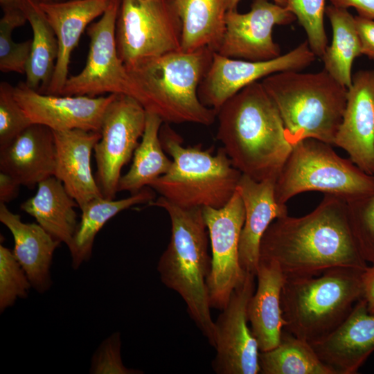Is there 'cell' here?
<instances>
[{
    "label": "cell",
    "instance_id": "obj_29",
    "mask_svg": "<svg viewBox=\"0 0 374 374\" xmlns=\"http://www.w3.org/2000/svg\"><path fill=\"white\" fill-rule=\"evenodd\" d=\"M332 29V40L322 56L324 70L337 82L348 89L352 84V65L362 55L355 17L347 9L332 5L326 12Z\"/></svg>",
    "mask_w": 374,
    "mask_h": 374
},
{
    "label": "cell",
    "instance_id": "obj_19",
    "mask_svg": "<svg viewBox=\"0 0 374 374\" xmlns=\"http://www.w3.org/2000/svg\"><path fill=\"white\" fill-rule=\"evenodd\" d=\"M110 0L37 2L53 28L58 55L51 82L42 93L60 96L68 79L71 55L88 25L103 15Z\"/></svg>",
    "mask_w": 374,
    "mask_h": 374
},
{
    "label": "cell",
    "instance_id": "obj_39",
    "mask_svg": "<svg viewBox=\"0 0 374 374\" xmlns=\"http://www.w3.org/2000/svg\"><path fill=\"white\" fill-rule=\"evenodd\" d=\"M331 5L341 8H354L359 16L374 19V0H330Z\"/></svg>",
    "mask_w": 374,
    "mask_h": 374
},
{
    "label": "cell",
    "instance_id": "obj_42",
    "mask_svg": "<svg viewBox=\"0 0 374 374\" xmlns=\"http://www.w3.org/2000/svg\"><path fill=\"white\" fill-rule=\"evenodd\" d=\"M3 11L24 10V0H0Z\"/></svg>",
    "mask_w": 374,
    "mask_h": 374
},
{
    "label": "cell",
    "instance_id": "obj_24",
    "mask_svg": "<svg viewBox=\"0 0 374 374\" xmlns=\"http://www.w3.org/2000/svg\"><path fill=\"white\" fill-rule=\"evenodd\" d=\"M256 276L258 285L247 305L251 332L260 351H267L280 342L286 321L280 296L285 277L273 262L259 261Z\"/></svg>",
    "mask_w": 374,
    "mask_h": 374
},
{
    "label": "cell",
    "instance_id": "obj_25",
    "mask_svg": "<svg viewBox=\"0 0 374 374\" xmlns=\"http://www.w3.org/2000/svg\"><path fill=\"white\" fill-rule=\"evenodd\" d=\"M76 206L77 202L62 181L51 176L37 185L35 195L24 202L20 208L54 239L69 247L78 224Z\"/></svg>",
    "mask_w": 374,
    "mask_h": 374
},
{
    "label": "cell",
    "instance_id": "obj_27",
    "mask_svg": "<svg viewBox=\"0 0 374 374\" xmlns=\"http://www.w3.org/2000/svg\"><path fill=\"white\" fill-rule=\"evenodd\" d=\"M152 190L150 186H147L127 198L118 200L98 197L83 206L80 209V221L68 247L73 268L78 269L84 262L90 259L94 239L107 222L120 212L133 206L153 202L155 193Z\"/></svg>",
    "mask_w": 374,
    "mask_h": 374
},
{
    "label": "cell",
    "instance_id": "obj_28",
    "mask_svg": "<svg viewBox=\"0 0 374 374\" xmlns=\"http://www.w3.org/2000/svg\"><path fill=\"white\" fill-rule=\"evenodd\" d=\"M163 123L159 115L147 111L141 141L134 151L129 170L119 179L118 192L134 194L169 170L172 160L166 154L159 137Z\"/></svg>",
    "mask_w": 374,
    "mask_h": 374
},
{
    "label": "cell",
    "instance_id": "obj_33",
    "mask_svg": "<svg viewBox=\"0 0 374 374\" xmlns=\"http://www.w3.org/2000/svg\"><path fill=\"white\" fill-rule=\"evenodd\" d=\"M286 8L305 30L310 49L322 57L328 47L323 23L326 0H286Z\"/></svg>",
    "mask_w": 374,
    "mask_h": 374
},
{
    "label": "cell",
    "instance_id": "obj_9",
    "mask_svg": "<svg viewBox=\"0 0 374 374\" xmlns=\"http://www.w3.org/2000/svg\"><path fill=\"white\" fill-rule=\"evenodd\" d=\"M181 21L170 0H121L118 54L126 68L181 50Z\"/></svg>",
    "mask_w": 374,
    "mask_h": 374
},
{
    "label": "cell",
    "instance_id": "obj_32",
    "mask_svg": "<svg viewBox=\"0 0 374 374\" xmlns=\"http://www.w3.org/2000/svg\"><path fill=\"white\" fill-rule=\"evenodd\" d=\"M27 21L24 10L3 11L0 19V70L2 72L25 73L32 40L15 42L12 31Z\"/></svg>",
    "mask_w": 374,
    "mask_h": 374
},
{
    "label": "cell",
    "instance_id": "obj_35",
    "mask_svg": "<svg viewBox=\"0 0 374 374\" xmlns=\"http://www.w3.org/2000/svg\"><path fill=\"white\" fill-rule=\"evenodd\" d=\"M31 284L12 251L0 245V311L27 296Z\"/></svg>",
    "mask_w": 374,
    "mask_h": 374
},
{
    "label": "cell",
    "instance_id": "obj_43",
    "mask_svg": "<svg viewBox=\"0 0 374 374\" xmlns=\"http://www.w3.org/2000/svg\"><path fill=\"white\" fill-rule=\"evenodd\" d=\"M240 0H227L228 10H236ZM276 4L286 7V0H272Z\"/></svg>",
    "mask_w": 374,
    "mask_h": 374
},
{
    "label": "cell",
    "instance_id": "obj_30",
    "mask_svg": "<svg viewBox=\"0 0 374 374\" xmlns=\"http://www.w3.org/2000/svg\"><path fill=\"white\" fill-rule=\"evenodd\" d=\"M24 11L33 33L25 71V84L35 90L41 85L44 92L55 69L58 55L57 40L35 0H24Z\"/></svg>",
    "mask_w": 374,
    "mask_h": 374
},
{
    "label": "cell",
    "instance_id": "obj_15",
    "mask_svg": "<svg viewBox=\"0 0 374 374\" xmlns=\"http://www.w3.org/2000/svg\"><path fill=\"white\" fill-rule=\"evenodd\" d=\"M296 19L286 7L268 0H254L246 13L228 10L225 30L216 53L229 58L265 61L280 56L272 37L276 25H288Z\"/></svg>",
    "mask_w": 374,
    "mask_h": 374
},
{
    "label": "cell",
    "instance_id": "obj_10",
    "mask_svg": "<svg viewBox=\"0 0 374 374\" xmlns=\"http://www.w3.org/2000/svg\"><path fill=\"white\" fill-rule=\"evenodd\" d=\"M121 0H110L96 22L87 28L90 39L84 67L68 78L60 96L124 94L140 102V95L120 59L116 40V25Z\"/></svg>",
    "mask_w": 374,
    "mask_h": 374
},
{
    "label": "cell",
    "instance_id": "obj_16",
    "mask_svg": "<svg viewBox=\"0 0 374 374\" xmlns=\"http://www.w3.org/2000/svg\"><path fill=\"white\" fill-rule=\"evenodd\" d=\"M13 93L32 123L55 131L80 129L98 132L105 110L116 96L49 95L30 88L25 82L15 87Z\"/></svg>",
    "mask_w": 374,
    "mask_h": 374
},
{
    "label": "cell",
    "instance_id": "obj_14",
    "mask_svg": "<svg viewBox=\"0 0 374 374\" xmlns=\"http://www.w3.org/2000/svg\"><path fill=\"white\" fill-rule=\"evenodd\" d=\"M256 275L247 272L232 292L215 322L216 356L212 362L217 374H258L259 347L248 326L247 305L255 291Z\"/></svg>",
    "mask_w": 374,
    "mask_h": 374
},
{
    "label": "cell",
    "instance_id": "obj_31",
    "mask_svg": "<svg viewBox=\"0 0 374 374\" xmlns=\"http://www.w3.org/2000/svg\"><path fill=\"white\" fill-rule=\"evenodd\" d=\"M258 362L262 374H337L320 359L309 342L284 328L276 347L260 351Z\"/></svg>",
    "mask_w": 374,
    "mask_h": 374
},
{
    "label": "cell",
    "instance_id": "obj_34",
    "mask_svg": "<svg viewBox=\"0 0 374 374\" xmlns=\"http://www.w3.org/2000/svg\"><path fill=\"white\" fill-rule=\"evenodd\" d=\"M350 222L363 258L374 264V190L346 200Z\"/></svg>",
    "mask_w": 374,
    "mask_h": 374
},
{
    "label": "cell",
    "instance_id": "obj_4",
    "mask_svg": "<svg viewBox=\"0 0 374 374\" xmlns=\"http://www.w3.org/2000/svg\"><path fill=\"white\" fill-rule=\"evenodd\" d=\"M213 53L208 48L193 52L180 50L126 68L145 110L166 123L211 125L217 112L202 103L198 88Z\"/></svg>",
    "mask_w": 374,
    "mask_h": 374
},
{
    "label": "cell",
    "instance_id": "obj_2",
    "mask_svg": "<svg viewBox=\"0 0 374 374\" xmlns=\"http://www.w3.org/2000/svg\"><path fill=\"white\" fill-rule=\"evenodd\" d=\"M217 118V139L233 166L258 181L276 179L292 145L261 82L249 84L227 100Z\"/></svg>",
    "mask_w": 374,
    "mask_h": 374
},
{
    "label": "cell",
    "instance_id": "obj_36",
    "mask_svg": "<svg viewBox=\"0 0 374 374\" xmlns=\"http://www.w3.org/2000/svg\"><path fill=\"white\" fill-rule=\"evenodd\" d=\"M13 89L8 82L0 84V149L32 124L15 98Z\"/></svg>",
    "mask_w": 374,
    "mask_h": 374
},
{
    "label": "cell",
    "instance_id": "obj_1",
    "mask_svg": "<svg viewBox=\"0 0 374 374\" xmlns=\"http://www.w3.org/2000/svg\"><path fill=\"white\" fill-rule=\"evenodd\" d=\"M259 261L276 263L285 278L318 276L334 267L365 269L346 201L324 194L311 213L276 219L265 232Z\"/></svg>",
    "mask_w": 374,
    "mask_h": 374
},
{
    "label": "cell",
    "instance_id": "obj_20",
    "mask_svg": "<svg viewBox=\"0 0 374 374\" xmlns=\"http://www.w3.org/2000/svg\"><path fill=\"white\" fill-rule=\"evenodd\" d=\"M275 179L256 181L242 175L237 190L245 211V218L239 242V258L245 272L256 275L262 238L276 219L288 215L285 204L275 197Z\"/></svg>",
    "mask_w": 374,
    "mask_h": 374
},
{
    "label": "cell",
    "instance_id": "obj_6",
    "mask_svg": "<svg viewBox=\"0 0 374 374\" xmlns=\"http://www.w3.org/2000/svg\"><path fill=\"white\" fill-rule=\"evenodd\" d=\"M164 123L159 137L172 163L149 186L180 207H223L236 191L242 173L222 147L213 154L212 149L204 150L201 145L184 146L181 137Z\"/></svg>",
    "mask_w": 374,
    "mask_h": 374
},
{
    "label": "cell",
    "instance_id": "obj_40",
    "mask_svg": "<svg viewBox=\"0 0 374 374\" xmlns=\"http://www.w3.org/2000/svg\"><path fill=\"white\" fill-rule=\"evenodd\" d=\"M363 296L368 311L374 313V264L371 267H367L362 272L361 275Z\"/></svg>",
    "mask_w": 374,
    "mask_h": 374
},
{
    "label": "cell",
    "instance_id": "obj_5",
    "mask_svg": "<svg viewBox=\"0 0 374 374\" xmlns=\"http://www.w3.org/2000/svg\"><path fill=\"white\" fill-rule=\"evenodd\" d=\"M260 82L279 112L292 145L309 138L335 145L346 107V87L324 69L281 71Z\"/></svg>",
    "mask_w": 374,
    "mask_h": 374
},
{
    "label": "cell",
    "instance_id": "obj_23",
    "mask_svg": "<svg viewBox=\"0 0 374 374\" xmlns=\"http://www.w3.org/2000/svg\"><path fill=\"white\" fill-rule=\"evenodd\" d=\"M0 222L13 236V254L31 286L44 293L51 285L50 268L53 253L61 242L39 224L24 222L19 215L11 212L3 203H0Z\"/></svg>",
    "mask_w": 374,
    "mask_h": 374
},
{
    "label": "cell",
    "instance_id": "obj_8",
    "mask_svg": "<svg viewBox=\"0 0 374 374\" xmlns=\"http://www.w3.org/2000/svg\"><path fill=\"white\" fill-rule=\"evenodd\" d=\"M332 145L305 139L292 151L275 182V197L280 204L307 191H319L345 200L374 190V175L362 171L350 159L339 157Z\"/></svg>",
    "mask_w": 374,
    "mask_h": 374
},
{
    "label": "cell",
    "instance_id": "obj_21",
    "mask_svg": "<svg viewBox=\"0 0 374 374\" xmlns=\"http://www.w3.org/2000/svg\"><path fill=\"white\" fill-rule=\"evenodd\" d=\"M53 132L56 154L54 176L81 209L92 199L103 197L91 166L92 150L100 134L80 129Z\"/></svg>",
    "mask_w": 374,
    "mask_h": 374
},
{
    "label": "cell",
    "instance_id": "obj_22",
    "mask_svg": "<svg viewBox=\"0 0 374 374\" xmlns=\"http://www.w3.org/2000/svg\"><path fill=\"white\" fill-rule=\"evenodd\" d=\"M55 143L53 130L32 123L7 146L0 149V172L12 177L20 185L34 188L54 176Z\"/></svg>",
    "mask_w": 374,
    "mask_h": 374
},
{
    "label": "cell",
    "instance_id": "obj_18",
    "mask_svg": "<svg viewBox=\"0 0 374 374\" xmlns=\"http://www.w3.org/2000/svg\"><path fill=\"white\" fill-rule=\"evenodd\" d=\"M310 345L337 374H355L374 352V313L361 298L335 330Z\"/></svg>",
    "mask_w": 374,
    "mask_h": 374
},
{
    "label": "cell",
    "instance_id": "obj_12",
    "mask_svg": "<svg viewBox=\"0 0 374 374\" xmlns=\"http://www.w3.org/2000/svg\"><path fill=\"white\" fill-rule=\"evenodd\" d=\"M202 213L211 248V266L207 278L210 305L222 310L247 274L241 267L239 258L244 207L236 190L223 207H204Z\"/></svg>",
    "mask_w": 374,
    "mask_h": 374
},
{
    "label": "cell",
    "instance_id": "obj_7",
    "mask_svg": "<svg viewBox=\"0 0 374 374\" xmlns=\"http://www.w3.org/2000/svg\"><path fill=\"white\" fill-rule=\"evenodd\" d=\"M362 271L334 267L318 276L285 278L280 296L284 329L310 344L329 335L362 298Z\"/></svg>",
    "mask_w": 374,
    "mask_h": 374
},
{
    "label": "cell",
    "instance_id": "obj_37",
    "mask_svg": "<svg viewBox=\"0 0 374 374\" xmlns=\"http://www.w3.org/2000/svg\"><path fill=\"white\" fill-rule=\"evenodd\" d=\"M119 333L113 334L100 346L92 359L91 373H139L138 371L126 368L121 357Z\"/></svg>",
    "mask_w": 374,
    "mask_h": 374
},
{
    "label": "cell",
    "instance_id": "obj_13",
    "mask_svg": "<svg viewBox=\"0 0 374 374\" xmlns=\"http://www.w3.org/2000/svg\"><path fill=\"white\" fill-rule=\"evenodd\" d=\"M316 55L308 41L274 59L248 61L229 58L216 52L198 88L203 105L217 111L231 97L249 84L273 73L300 71L311 64Z\"/></svg>",
    "mask_w": 374,
    "mask_h": 374
},
{
    "label": "cell",
    "instance_id": "obj_3",
    "mask_svg": "<svg viewBox=\"0 0 374 374\" xmlns=\"http://www.w3.org/2000/svg\"><path fill=\"white\" fill-rule=\"evenodd\" d=\"M149 205L163 208L171 222L170 240L157 265L161 280L181 296L191 319L215 347V322L207 287L211 258L202 208L180 207L161 196Z\"/></svg>",
    "mask_w": 374,
    "mask_h": 374
},
{
    "label": "cell",
    "instance_id": "obj_26",
    "mask_svg": "<svg viewBox=\"0 0 374 374\" xmlns=\"http://www.w3.org/2000/svg\"><path fill=\"white\" fill-rule=\"evenodd\" d=\"M181 21V51H216L225 30L227 0H170Z\"/></svg>",
    "mask_w": 374,
    "mask_h": 374
},
{
    "label": "cell",
    "instance_id": "obj_11",
    "mask_svg": "<svg viewBox=\"0 0 374 374\" xmlns=\"http://www.w3.org/2000/svg\"><path fill=\"white\" fill-rule=\"evenodd\" d=\"M147 111L136 98L116 94L102 119L94 147L96 180L105 198L114 199L123 167L132 159L146 122Z\"/></svg>",
    "mask_w": 374,
    "mask_h": 374
},
{
    "label": "cell",
    "instance_id": "obj_38",
    "mask_svg": "<svg viewBox=\"0 0 374 374\" xmlns=\"http://www.w3.org/2000/svg\"><path fill=\"white\" fill-rule=\"evenodd\" d=\"M355 21L361 42L362 53L374 60V19L358 15L355 17Z\"/></svg>",
    "mask_w": 374,
    "mask_h": 374
},
{
    "label": "cell",
    "instance_id": "obj_41",
    "mask_svg": "<svg viewBox=\"0 0 374 374\" xmlns=\"http://www.w3.org/2000/svg\"><path fill=\"white\" fill-rule=\"evenodd\" d=\"M21 185L8 174L0 172V203H8L19 193Z\"/></svg>",
    "mask_w": 374,
    "mask_h": 374
},
{
    "label": "cell",
    "instance_id": "obj_17",
    "mask_svg": "<svg viewBox=\"0 0 374 374\" xmlns=\"http://www.w3.org/2000/svg\"><path fill=\"white\" fill-rule=\"evenodd\" d=\"M335 145L362 171L374 175V70H361L353 76Z\"/></svg>",
    "mask_w": 374,
    "mask_h": 374
}]
</instances>
